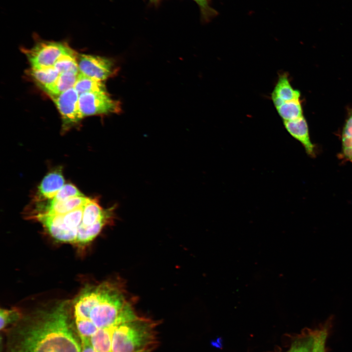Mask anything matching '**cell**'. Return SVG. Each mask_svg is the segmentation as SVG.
<instances>
[{
	"instance_id": "cell-13",
	"label": "cell",
	"mask_w": 352,
	"mask_h": 352,
	"mask_svg": "<svg viewBox=\"0 0 352 352\" xmlns=\"http://www.w3.org/2000/svg\"><path fill=\"white\" fill-rule=\"evenodd\" d=\"M90 342L97 352H112L111 328L99 329L90 338Z\"/></svg>"
},
{
	"instance_id": "cell-27",
	"label": "cell",
	"mask_w": 352,
	"mask_h": 352,
	"mask_svg": "<svg viewBox=\"0 0 352 352\" xmlns=\"http://www.w3.org/2000/svg\"><path fill=\"white\" fill-rule=\"evenodd\" d=\"M160 0H150V1H151L152 3H154V4H157V3H158L160 1Z\"/></svg>"
},
{
	"instance_id": "cell-9",
	"label": "cell",
	"mask_w": 352,
	"mask_h": 352,
	"mask_svg": "<svg viewBox=\"0 0 352 352\" xmlns=\"http://www.w3.org/2000/svg\"><path fill=\"white\" fill-rule=\"evenodd\" d=\"M90 198L84 196L77 197L59 202L49 200L44 207L38 208L33 217L41 215H63L76 209L84 207Z\"/></svg>"
},
{
	"instance_id": "cell-2",
	"label": "cell",
	"mask_w": 352,
	"mask_h": 352,
	"mask_svg": "<svg viewBox=\"0 0 352 352\" xmlns=\"http://www.w3.org/2000/svg\"><path fill=\"white\" fill-rule=\"evenodd\" d=\"M74 319H87L109 329L139 317L121 286L111 282L87 286L73 303Z\"/></svg>"
},
{
	"instance_id": "cell-12",
	"label": "cell",
	"mask_w": 352,
	"mask_h": 352,
	"mask_svg": "<svg viewBox=\"0 0 352 352\" xmlns=\"http://www.w3.org/2000/svg\"><path fill=\"white\" fill-rule=\"evenodd\" d=\"M78 74L65 72L59 74L57 80L52 84L44 90L50 95H56L74 88L77 81Z\"/></svg>"
},
{
	"instance_id": "cell-19",
	"label": "cell",
	"mask_w": 352,
	"mask_h": 352,
	"mask_svg": "<svg viewBox=\"0 0 352 352\" xmlns=\"http://www.w3.org/2000/svg\"><path fill=\"white\" fill-rule=\"evenodd\" d=\"M22 314L17 308H1L0 311V330H5L11 325H16L22 319Z\"/></svg>"
},
{
	"instance_id": "cell-22",
	"label": "cell",
	"mask_w": 352,
	"mask_h": 352,
	"mask_svg": "<svg viewBox=\"0 0 352 352\" xmlns=\"http://www.w3.org/2000/svg\"><path fill=\"white\" fill-rule=\"evenodd\" d=\"M313 343V332L296 340L287 352H311Z\"/></svg>"
},
{
	"instance_id": "cell-5",
	"label": "cell",
	"mask_w": 352,
	"mask_h": 352,
	"mask_svg": "<svg viewBox=\"0 0 352 352\" xmlns=\"http://www.w3.org/2000/svg\"><path fill=\"white\" fill-rule=\"evenodd\" d=\"M79 106L83 117L117 113L121 111L120 102L112 99L107 92H86L79 95Z\"/></svg>"
},
{
	"instance_id": "cell-16",
	"label": "cell",
	"mask_w": 352,
	"mask_h": 352,
	"mask_svg": "<svg viewBox=\"0 0 352 352\" xmlns=\"http://www.w3.org/2000/svg\"><path fill=\"white\" fill-rule=\"evenodd\" d=\"M30 74L43 89L54 83L59 76L53 66L41 69L31 68Z\"/></svg>"
},
{
	"instance_id": "cell-17",
	"label": "cell",
	"mask_w": 352,
	"mask_h": 352,
	"mask_svg": "<svg viewBox=\"0 0 352 352\" xmlns=\"http://www.w3.org/2000/svg\"><path fill=\"white\" fill-rule=\"evenodd\" d=\"M276 108L283 121L293 120L303 116L300 99L284 102Z\"/></svg>"
},
{
	"instance_id": "cell-26",
	"label": "cell",
	"mask_w": 352,
	"mask_h": 352,
	"mask_svg": "<svg viewBox=\"0 0 352 352\" xmlns=\"http://www.w3.org/2000/svg\"><path fill=\"white\" fill-rule=\"evenodd\" d=\"M154 348H155L154 347L147 348H145L142 350H141L140 351H138L136 352H152Z\"/></svg>"
},
{
	"instance_id": "cell-14",
	"label": "cell",
	"mask_w": 352,
	"mask_h": 352,
	"mask_svg": "<svg viewBox=\"0 0 352 352\" xmlns=\"http://www.w3.org/2000/svg\"><path fill=\"white\" fill-rule=\"evenodd\" d=\"M74 88L79 95L86 92H107L105 84L79 72Z\"/></svg>"
},
{
	"instance_id": "cell-8",
	"label": "cell",
	"mask_w": 352,
	"mask_h": 352,
	"mask_svg": "<svg viewBox=\"0 0 352 352\" xmlns=\"http://www.w3.org/2000/svg\"><path fill=\"white\" fill-rule=\"evenodd\" d=\"M283 121L288 132L302 145L309 156L314 157L315 146L310 140L308 124L304 116L295 120Z\"/></svg>"
},
{
	"instance_id": "cell-15",
	"label": "cell",
	"mask_w": 352,
	"mask_h": 352,
	"mask_svg": "<svg viewBox=\"0 0 352 352\" xmlns=\"http://www.w3.org/2000/svg\"><path fill=\"white\" fill-rule=\"evenodd\" d=\"M341 158L352 163V112L346 120L341 134Z\"/></svg>"
},
{
	"instance_id": "cell-21",
	"label": "cell",
	"mask_w": 352,
	"mask_h": 352,
	"mask_svg": "<svg viewBox=\"0 0 352 352\" xmlns=\"http://www.w3.org/2000/svg\"><path fill=\"white\" fill-rule=\"evenodd\" d=\"M80 196H83V194L75 186L71 184H66L64 185L55 197L50 200L53 202H59Z\"/></svg>"
},
{
	"instance_id": "cell-20",
	"label": "cell",
	"mask_w": 352,
	"mask_h": 352,
	"mask_svg": "<svg viewBox=\"0 0 352 352\" xmlns=\"http://www.w3.org/2000/svg\"><path fill=\"white\" fill-rule=\"evenodd\" d=\"M76 329L79 338H90L98 329L90 321L87 319H74Z\"/></svg>"
},
{
	"instance_id": "cell-1",
	"label": "cell",
	"mask_w": 352,
	"mask_h": 352,
	"mask_svg": "<svg viewBox=\"0 0 352 352\" xmlns=\"http://www.w3.org/2000/svg\"><path fill=\"white\" fill-rule=\"evenodd\" d=\"M66 304L38 313L8 332L6 352H81Z\"/></svg>"
},
{
	"instance_id": "cell-25",
	"label": "cell",
	"mask_w": 352,
	"mask_h": 352,
	"mask_svg": "<svg viewBox=\"0 0 352 352\" xmlns=\"http://www.w3.org/2000/svg\"><path fill=\"white\" fill-rule=\"evenodd\" d=\"M81 344V352H97L91 346L90 339L80 338Z\"/></svg>"
},
{
	"instance_id": "cell-24",
	"label": "cell",
	"mask_w": 352,
	"mask_h": 352,
	"mask_svg": "<svg viewBox=\"0 0 352 352\" xmlns=\"http://www.w3.org/2000/svg\"><path fill=\"white\" fill-rule=\"evenodd\" d=\"M198 5L203 20H210L217 15V11L210 5V0H194Z\"/></svg>"
},
{
	"instance_id": "cell-18",
	"label": "cell",
	"mask_w": 352,
	"mask_h": 352,
	"mask_svg": "<svg viewBox=\"0 0 352 352\" xmlns=\"http://www.w3.org/2000/svg\"><path fill=\"white\" fill-rule=\"evenodd\" d=\"M77 57V54L63 55L56 62L53 67L59 74L65 72L78 74L79 70Z\"/></svg>"
},
{
	"instance_id": "cell-6",
	"label": "cell",
	"mask_w": 352,
	"mask_h": 352,
	"mask_svg": "<svg viewBox=\"0 0 352 352\" xmlns=\"http://www.w3.org/2000/svg\"><path fill=\"white\" fill-rule=\"evenodd\" d=\"M79 72L97 81H103L116 74L117 68L113 61L99 56L77 55Z\"/></svg>"
},
{
	"instance_id": "cell-11",
	"label": "cell",
	"mask_w": 352,
	"mask_h": 352,
	"mask_svg": "<svg viewBox=\"0 0 352 352\" xmlns=\"http://www.w3.org/2000/svg\"><path fill=\"white\" fill-rule=\"evenodd\" d=\"M300 92L293 89L286 74H282L278 78L271 93V98L276 108L286 102L300 99Z\"/></svg>"
},
{
	"instance_id": "cell-3",
	"label": "cell",
	"mask_w": 352,
	"mask_h": 352,
	"mask_svg": "<svg viewBox=\"0 0 352 352\" xmlns=\"http://www.w3.org/2000/svg\"><path fill=\"white\" fill-rule=\"evenodd\" d=\"M157 325L149 319L139 316L111 328L112 352H136L155 348Z\"/></svg>"
},
{
	"instance_id": "cell-23",
	"label": "cell",
	"mask_w": 352,
	"mask_h": 352,
	"mask_svg": "<svg viewBox=\"0 0 352 352\" xmlns=\"http://www.w3.org/2000/svg\"><path fill=\"white\" fill-rule=\"evenodd\" d=\"M313 343L311 352H326L325 343L328 335L327 328H323L313 332Z\"/></svg>"
},
{
	"instance_id": "cell-10",
	"label": "cell",
	"mask_w": 352,
	"mask_h": 352,
	"mask_svg": "<svg viewBox=\"0 0 352 352\" xmlns=\"http://www.w3.org/2000/svg\"><path fill=\"white\" fill-rule=\"evenodd\" d=\"M64 183L61 168L49 173L44 177L39 187V197L45 199H53Z\"/></svg>"
},
{
	"instance_id": "cell-7",
	"label": "cell",
	"mask_w": 352,
	"mask_h": 352,
	"mask_svg": "<svg viewBox=\"0 0 352 352\" xmlns=\"http://www.w3.org/2000/svg\"><path fill=\"white\" fill-rule=\"evenodd\" d=\"M50 96L62 116L64 129L78 123L83 118L79 106V94L74 88Z\"/></svg>"
},
{
	"instance_id": "cell-4",
	"label": "cell",
	"mask_w": 352,
	"mask_h": 352,
	"mask_svg": "<svg viewBox=\"0 0 352 352\" xmlns=\"http://www.w3.org/2000/svg\"><path fill=\"white\" fill-rule=\"evenodd\" d=\"M26 52L32 68L37 69L52 67L62 56L76 54L66 43L43 40Z\"/></svg>"
}]
</instances>
